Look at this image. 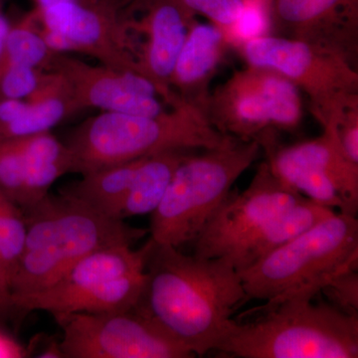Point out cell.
Returning <instances> with one entry per match:
<instances>
[{
  "mask_svg": "<svg viewBox=\"0 0 358 358\" xmlns=\"http://www.w3.org/2000/svg\"><path fill=\"white\" fill-rule=\"evenodd\" d=\"M145 271L138 307L195 357L216 350L233 315L249 301L239 273L226 257L185 255L152 239Z\"/></svg>",
  "mask_w": 358,
  "mask_h": 358,
  "instance_id": "6da1fadb",
  "label": "cell"
},
{
  "mask_svg": "<svg viewBox=\"0 0 358 358\" xmlns=\"http://www.w3.org/2000/svg\"><path fill=\"white\" fill-rule=\"evenodd\" d=\"M23 214L24 247L11 278L10 298L41 291L90 254L110 247H134L150 233L61 193H49Z\"/></svg>",
  "mask_w": 358,
  "mask_h": 358,
  "instance_id": "7a4b0ae2",
  "label": "cell"
},
{
  "mask_svg": "<svg viewBox=\"0 0 358 358\" xmlns=\"http://www.w3.org/2000/svg\"><path fill=\"white\" fill-rule=\"evenodd\" d=\"M315 296L267 301L233 319L215 352L240 358H357L358 315Z\"/></svg>",
  "mask_w": 358,
  "mask_h": 358,
  "instance_id": "3957f363",
  "label": "cell"
},
{
  "mask_svg": "<svg viewBox=\"0 0 358 358\" xmlns=\"http://www.w3.org/2000/svg\"><path fill=\"white\" fill-rule=\"evenodd\" d=\"M233 138L214 128L203 110L181 102L157 117L103 112L77 127L66 145L74 173L83 176L169 150H210Z\"/></svg>",
  "mask_w": 358,
  "mask_h": 358,
  "instance_id": "277c9868",
  "label": "cell"
},
{
  "mask_svg": "<svg viewBox=\"0 0 358 358\" xmlns=\"http://www.w3.org/2000/svg\"><path fill=\"white\" fill-rule=\"evenodd\" d=\"M357 216L334 212L240 271L249 301L317 296L336 275L357 268Z\"/></svg>",
  "mask_w": 358,
  "mask_h": 358,
  "instance_id": "5b68a950",
  "label": "cell"
},
{
  "mask_svg": "<svg viewBox=\"0 0 358 358\" xmlns=\"http://www.w3.org/2000/svg\"><path fill=\"white\" fill-rule=\"evenodd\" d=\"M262 155L258 141L235 138L221 147L188 155L152 213L150 238L178 249L193 243L235 181Z\"/></svg>",
  "mask_w": 358,
  "mask_h": 358,
  "instance_id": "8992f818",
  "label": "cell"
},
{
  "mask_svg": "<svg viewBox=\"0 0 358 358\" xmlns=\"http://www.w3.org/2000/svg\"><path fill=\"white\" fill-rule=\"evenodd\" d=\"M203 110L220 133L259 143L294 131L303 115L296 85L277 71L252 65L211 91Z\"/></svg>",
  "mask_w": 358,
  "mask_h": 358,
  "instance_id": "52a82bcc",
  "label": "cell"
},
{
  "mask_svg": "<svg viewBox=\"0 0 358 358\" xmlns=\"http://www.w3.org/2000/svg\"><path fill=\"white\" fill-rule=\"evenodd\" d=\"M241 51L247 64L277 71L305 93L322 129L358 106L357 70L338 54L273 34L250 37Z\"/></svg>",
  "mask_w": 358,
  "mask_h": 358,
  "instance_id": "ba28073f",
  "label": "cell"
},
{
  "mask_svg": "<svg viewBox=\"0 0 358 358\" xmlns=\"http://www.w3.org/2000/svg\"><path fill=\"white\" fill-rule=\"evenodd\" d=\"M63 358H192L194 353L136 306L119 313L53 315Z\"/></svg>",
  "mask_w": 358,
  "mask_h": 358,
  "instance_id": "9c48e42d",
  "label": "cell"
},
{
  "mask_svg": "<svg viewBox=\"0 0 358 358\" xmlns=\"http://www.w3.org/2000/svg\"><path fill=\"white\" fill-rule=\"evenodd\" d=\"M306 199L281 182L263 162L244 192L231 189L193 242V255L230 258L254 233Z\"/></svg>",
  "mask_w": 358,
  "mask_h": 358,
  "instance_id": "30bf717a",
  "label": "cell"
},
{
  "mask_svg": "<svg viewBox=\"0 0 358 358\" xmlns=\"http://www.w3.org/2000/svg\"><path fill=\"white\" fill-rule=\"evenodd\" d=\"M37 13L40 25L66 37L71 53L91 56L114 69L140 73L138 49L129 36V18L122 13V0H74Z\"/></svg>",
  "mask_w": 358,
  "mask_h": 358,
  "instance_id": "8fae6325",
  "label": "cell"
},
{
  "mask_svg": "<svg viewBox=\"0 0 358 358\" xmlns=\"http://www.w3.org/2000/svg\"><path fill=\"white\" fill-rule=\"evenodd\" d=\"M46 71L62 77L79 110L157 117L182 102L140 73L92 66L66 54H54Z\"/></svg>",
  "mask_w": 358,
  "mask_h": 358,
  "instance_id": "7c38bea8",
  "label": "cell"
},
{
  "mask_svg": "<svg viewBox=\"0 0 358 358\" xmlns=\"http://www.w3.org/2000/svg\"><path fill=\"white\" fill-rule=\"evenodd\" d=\"M273 35L334 52L355 65L358 0H271Z\"/></svg>",
  "mask_w": 358,
  "mask_h": 358,
  "instance_id": "4fadbf2b",
  "label": "cell"
},
{
  "mask_svg": "<svg viewBox=\"0 0 358 358\" xmlns=\"http://www.w3.org/2000/svg\"><path fill=\"white\" fill-rule=\"evenodd\" d=\"M152 239L141 248L117 246L99 250L85 257L61 279L35 293L10 298L13 313L26 315L43 310L52 317L64 313L72 301L100 288L110 280L145 267Z\"/></svg>",
  "mask_w": 358,
  "mask_h": 358,
  "instance_id": "5bb4252c",
  "label": "cell"
},
{
  "mask_svg": "<svg viewBox=\"0 0 358 358\" xmlns=\"http://www.w3.org/2000/svg\"><path fill=\"white\" fill-rule=\"evenodd\" d=\"M143 13L140 21L129 17L134 31L143 33L145 41L138 49L141 74L159 86L169 98L180 100L169 87L174 66L182 49L195 15L176 0H133Z\"/></svg>",
  "mask_w": 358,
  "mask_h": 358,
  "instance_id": "9a60e30c",
  "label": "cell"
},
{
  "mask_svg": "<svg viewBox=\"0 0 358 358\" xmlns=\"http://www.w3.org/2000/svg\"><path fill=\"white\" fill-rule=\"evenodd\" d=\"M229 42V36L217 26L195 21L169 80L171 91L180 100L203 110L211 92L212 80Z\"/></svg>",
  "mask_w": 358,
  "mask_h": 358,
  "instance_id": "2e32d148",
  "label": "cell"
},
{
  "mask_svg": "<svg viewBox=\"0 0 358 358\" xmlns=\"http://www.w3.org/2000/svg\"><path fill=\"white\" fill-rule=\"evenodd\" d=\"M275 150L292 162L313 169L333 183L345 205V213L357 216L358 210V164L348 159L331 129L319 138L284 147L275 141Z\"/></svg>",
  "mask_w": 358,
  "mask_h": 358,
  "instance_id": "e0dca14e",
  "label": "cell"
},
{
  "mask_svg": "<svg viewBox=\"0 0 358 358\" xmlns=\"http://www.w3.org/2000/svg\"><path fill=\"white\" fill-rule=\"evenodd\" d=\"M334 212L331 207L303 199L254 233L228 259L238 272L245 270Z\"/></svg>",
  "mask_w": 358,
  "mask_h": 358,
  "instance_id": "ac0fdd59",
  "label": "cell"
},
{
  "mask_svg": "<svg viewBox=\"0 0 358 358\" xmlns=\"http://www.w3.org/2000/svg\"><path fill=\"white\" fill-rule=\"evenodd\" d=\"M8 140L13 141L24 162L30 200L28 208L47 196L61 176L74 173V157L70 148L50 131Z\"/></svg>",
  "mask_w": 358,
  "mask_h": 358,
  "instance_id": "d6986e66",
  "label": "cell"
},
{
  "mask_svg": "<svg viewBox=\"0 0 358 358\" xmlns=\"http://www.w3.org/2000/svg\"><path fill=\"white\" fill-rule=\"evenodd\" d=\"M54 53L45 44L38 32L36 9L15 27H10L0 56V76L13 66H32L47 70Z\"/></svg>",
  "mask_w": 358,
  "mask_h": 358,
  "instance_id": "ffe728a7",
  "label": "cell"
},
{
  "mask_svg": "<svg viewBox=\"0 0 358 358\" xmlns=\"http://www.w3.org/2000/svg\"><path fill=\"white\" fill-rule=\"evenodd\" d=\"M26 236L24 214L20 207L0 192V246L10 285L20 262Z\"/></svg>",
  "mask_w": 358,
  "mask_h": 358,
  "instance_id": "44dd1931",
  "label": "cell"
},
{
  "mask_svg": "<svg viewBox=\"0 0 358 358\" xmlns=\"http://www.w3.org/2000/svg\"><path fill=\"white\" fill-rule=\"evenodd\" d=\"M0 192L22 211L30 206L24 162L11 140H0Z\"/></svg>",
  "mask_w": 358,
  "mask_h": 358,
  "instance_id": "7402d4cb",
  "label": "cell"
},
{
  "mask_svg": "<svg viewBox=\"0 0 358 358\" xmlns=\"http://www.w3.org/2000/svg\"><path fill=\"white\" fill-rule=\"evenodd\" d=\"M51 76L50 71L32 66H13L0 76V96L1 99L30 100L48 83Z\"/></svg>",
  "mask_w": 358,
  "mask_h": 358,
  "instance_id": "603a6c76",
  "label": "cell"
},
{
  "mask_svg": "<svg viewBox=\"0 0 358 358\" xmlns=\"http://www.w3.org/2000/svg\"><path fill=\"white\" fill-rule=\"evenodd\" d=\"M181 6L194 14L208 18L229 36L236 32L241 20L247 0H176Z\"/></svg>",
  "mask_w": 358,
  "mask_h": 358,
  "instance_id": "cb8c5ba5",
  "label": "cell"
},
{
  "mask_svg": "<svg viewBox=\"0 0 358 358\" xmlns=\"http://www.w3.org/2000/svg\"><path fill=\"white\" fill-rule=\"evenodd\" d=\"M327 303L348 315H358L357 268L341 273L322 289Z\"/></svg>",
  "mask_w": 358,
  "mask_h": 358,
  "instance_id": "d4e9b609",
  "label": "cell"
},
{
  "mask_svg": "<svg viewBox=\"0 0 358 358\" xmlns=\"http://www.w3.org/2000/svg\"><path fill=\"white\" fill-rule=\"evenodd\" d=\"M326 128L331 129L336 134L345 157L358 164V106L343 110Z\"/></svg>",
  "mask_w": 358,
  "mask_h": 358,
  "instance_id": "484cf974",
  "label": "cell"
},
{
  "mask_svg": "<svg viewBox=\"0 0 358 358\" xmlns=\"http://www.w3.org/2000/svg\"><path fill=\"white\" fill-rule=\"evenodd\" d=\"M29 105L28 100L0 99V129L20 119Z\"/></svg>",
  "mask_w": 358,
  "mask_h": 358,
  "instance_id": "4316f807",
  "label": "cell"
},
{
  "mask_svg": "<svg viewBox=\"0 0 358 358\" xmlns=\"http://www.w3.org/2000/svg\"><path fill=\"white\" fill-rule=\"evenodd\" d=\"M31 357L28 346L21 345L14 336L0 327V358H23Z\"/></svg>",
  "mask_w": 358,
  "mask_h": 358,
  "instance_id": "83f0119b",
  "label": "cell"
},
{
  "mask_svg": "<svg viewBox=\"0 0 358 358\" xmlns=\"http://www.w3.org/2000/svg\"><path fill=\"white\" fill-rule=\"evenodd\" d=\"M0 296L6 299L10 305V285H9V278L4 265L3 257H2L1 246H0Z\"/></svg>",
  "mask_w": 358,
  "mask_h": 358,
  "instance_id": "f1b7e54d",
  "label": "cell"
},
{
  "mask_svg": "<svg viewBox=\"0 0 358 358\" xmlns=\"http://www.w3.org/2000/svg\"><path fill=\"white\" fill-rule=\"evenodd\" d=\"M10 29L8 20L2 11L0 10V56H1L2 51H3L4 42H6L7 33Z\"/></svg>",
  "mask_w": 358,
  "mask_h": 358,
  "instance_id": "f546056e",
  "label": "cell"
},
{
  "mask_svg": "<svg viewBox=\"0 0 358 358\" xmlns=\"http://www.w3.org/2000/svg\"><path fill=\"white\" fill-rule=\"evenodd\" d=\"M32 1L35 3V8L41 11L61 2L74 1V0H32Z\"/></svg>",
  "mask_w": 358,
  "mask_h": 358,
  "instance_id": "4dcf8cb0",
  "label": "cell"
},
{
  "mask_svg": "<svg viewBox=\"0 0 358 358\" xmlns=\"http://www.w3.org/2000/svg\"><path fill=\"white\" fill-rule=\"evenodd\" d=\"M10 313H13V310H11L8 301L0 296V319Z\"/></svg>",
  "mask_w": 358,
  "mask_h": 358,
  "instance_id": "1f68e13d",
  "label": "cell"
}]
</instances>
